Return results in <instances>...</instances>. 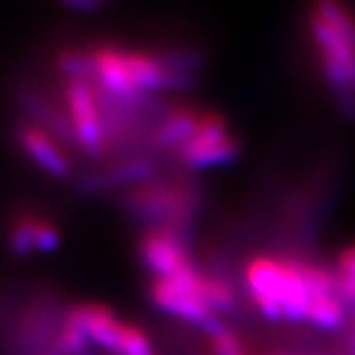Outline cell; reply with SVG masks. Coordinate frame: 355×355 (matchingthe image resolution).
<instances>
[{
    "mask_svg": "<svg viewBox=\"0 0 355 355\" xmlns=\"http://www.w3.org/2000/svg\"><path fill=\"white\" fill-rule=\"evenodd\" d=\"M209 347L211 355H247L241 340L219 324L209 328Z\"/></svg>",
    "mask_w": 355,
    "mask_h": 355,
    "instance_id": "obj_16",
    "label": "cell"
},
{
    "mask_svg": "<svg viewBox=\"0 0 355 355\" xmlns=\"http://www.w3.org/2000/svg\"><path fill=\"white\" fill-rule=\"evenodd\" d=\"M243 288L261 316L306 322L316 296L340 292L334 268L302 257L259 253L243 266Z\"/></svg>",
    "mask_w": 355,
    "mask_h": 355,
    "instance_id": "obj_1",
    "label": "cell"
},
{
    "mask_svg": "<svg viewBox=\"0 0 355 355\" xmlns=\"http://www.w3.org/2000/svg\"><path fill=\"white\" fill-rule=\"evenodd\" d=\"M153 166L146 160H127L121 164H114L107 170H99L93 174H85L79 178L76 184L77 191L81 193H97V191L114 188V186H123V184H135L142 182L150 176Z\"/></svg>",
    "mask_w": 355,
    "mask_h": 355,
    "instance_id": "obj_11",
    "label": "cell"
},
{
    "mask_svg": "<svg viewBox=\"0 0 355 355\" xmlns=\"http://www.w3.org/2000/svg\"><path fill=\"white\" fill-rule=\"evenodd\" d=\"M55 67L67 81H93V55L85 50H65L58 53Z\"/></svg>",
    "mask_w": 355,
    "mask_h": 355,
    "instance_id": "obj_12",
    "label": "cell"
},
{
    "mask_svg": "<svg viewBox=\"0 0 355 355\" xmlns=\"http://www.w3.org/2000/svg\"><path fill=\"white\" fill-rule=\"evenodd\" d=\"M334 272L343 300L347 304H355V243L340 253Z\"/></svg>",
    "mask_w": 355,
    "mask_h": 355,
    "instance_id": "obj_15",
    "label": "cell"
},
{
    "mask_svg": "<svg viewBox=\"0 0 355 355\" xmlns=\"http://www.w3.org/2000/svg\"><path fill=\"white\" fill-rule=\"evenodd\" d=\"M36 217H20L8 231V251L14 259H26L32 253H36Z\"/></svg>",
    "mask_w": 355,
    "mask_h": 355,
    "instance_id": "obj_13",
    "label": "cell"
},
{
    "mask_svg": "<svg viewBox=\"0 0 355 355\" xmlns=\"http://www.w3.org/2000/svg\"><path fill=\"white\" fill-rule=\"evenodd\" d=\"M34 243H36V253L51 254L55 253L62 245V233L53 223L46 221V219H38L36 221V235H34Z\"/></svg>",
    "mask_w": 355,
    "mask_h": 355,
    "instance_id": "obj_17",
    "label": "cell"
},
{
    "mask_svg": "<svg viewBox=\"0 0 355 355\" xmlns=\"http://www.w3.org/2000/svg\"><path fill=\"white\" fill-rule=\"evenodd\" d=\"M89 338L81 330H77L76 326L67 324L64 320L60 331H55V340H53V352L55 355H89L91 352Z\"/></svg>",
    "mask_w": 355,
    "mask_h": 355,
    "instance_id": "obj_14",
    "label": "cell"
},
{
    "mask_svg": "<svg viewBox=\"0 0 355 355\" xmlns=\"http://www.w3.org/2000/svg\"><path fill=\"white\" fill-rule=\"evenodd\" d=\"M193 193L188 186L178 182H153L142 184L125 198L127 209L154 227L180 231V225L190 217L193 209Z\"/></svg>",
    "mask_w": 355,
    "mask_h": 355,
    "instance_id": "obj_4",
    "label": "cell"
},
{
    "mask_svg": "<svg viewBox=\"0 0 355 355\" xmlns=\"http://www.w3.org/2000/svg\"><path fill=\"white\" fill-rule=\"evenodd\" d=\"M150 300L168 316L209 330L217 324V314L235 306V291L221 275L191 263L172 277L153 279Z\"/></svg>",
    "mask_w": 355,
    "mask_h": 355,
    "instance_id": "obj_3",
    "label": "cell"
},
{
    "mask_svg": "<svg viewBox=\"0 0 355 355\" xmlns=\"http://www.w3.org/2000/svg\"><path fill=\"white\" fill-rule=\"evenodd\" d=\"M14 139L20 150L38 166L42 172L55 180H65L71 176V162L62 150L60 142L51 139L42 128L34 127L32 123H22L14 130Z\"/></svg>",
    "mask_w": 355,
    "mask_h": 355,
    "instance_id": "obj_9",
    "label": "cell"
},
{
    "mask_svg": "<svg viewBox=\"0 0 355 355\" xmlns=\"http://www.w3.org/2000/svg\"><path fill=\"white\" fill-rule=\"evenodd\" d=\"M62 8L69 12H97L101 10L103 4L97 0H67V2H62Z\"/></svg>",
    "mask_w": 355,
    "mask_h": 355,
    "instance_id": "obj_18",
    "label": "cell"
},
{
    "mask_svg": "<svg viewBox=\"0 0 355 355\" xmlns=\"http://www.w3.org/2000/svg\"><path fill=\"white\" fill-rule=\"evenodd\" d=\"M140 263L153 272L154 279H166L193 263L180 231L148 227L137 245Z\"/></svg>",
    "mask_w": 355,
    "mask_h": 355,
    "instance_id": "obj_7",
    "label": "cell"
},
{
    "mask_svg": "<svg viewBox=\"0 0 355 355\" xmlns=\"http://www.w3.org/2000/svg\"><path fill=\"white\" fill-rule=\"evenodd\" d=\"M239 153V142L227 121L214 111H200L190 137L176 150L188 168H214L227 164Z\"/></svg>",
    "mask_w": 355,
    "mask_h": 355,
    "instance_id": "obj_5",
    "label": "cell"
},
{
    "mask_svg": "<svg viewBox=\"0 0 355 355\" xmlns=\"http://www.w3.org/2000/svg\"><path fill=\"white\" fill-rule=\"evenodd\" d=\"M64 101L77 148L89 158L105 156V116L93 81H65Z\"/></svg>",
    "mask_w": 355,
    "mask_h": 355,
    "instance_id": "obj_6",
    "label": "cell"
},
{
    "mask_svg": "<svg viewBox=\"0 0 355 355\" xmlns=\"http://www.w3.org/2000/svg\"><path fill=\"white\" fill-rule=\"evenodd\" d=\"M14 101L22 109V113L28 114L34 127L46 130L58 142L76 144L69 116L58 111L36 89H32L30 85H18L14 89Z\"/></svg>",
    "mask_w": 355,
    "mask_h": 355,
    "instance_id": "obj_10",
    "label": "cell"
},
{
    "mask_svg": "<svg viewBox=\"0 0 355 355\" xmlns=\"http://www.w3.org/2000/svg\"><path fill=\"white\" fill-rule=\"evenodd\" d=\"M308 36L326 83L345 107L355 109V14L340 2L314 4Z\"/></svg>",
    "mask_w": 355,
    "mask_h": 355,
    "instance_id": "obj_2",
    "label": "cell"
},
{
    "mask_svg": "<svg viewBox=\"0 0 355 355\" xmlns=\"http://www.w3.org/2000/svg\"><path fill=\"white\" fill-rule=\"evenodd\" d=\"M67 324L76 326L89 338L93 345H99L101 349L121 354V343H123V334L127 328V322L119 320L114 316L111 308L95 302L87 304H76L67 310L64 318Z\"/></svg>",
    "mask_w": 355,
    "mask_h": 355,
    "instance_id": "obj_8",
    "label": "cell"
}]
</instances>
